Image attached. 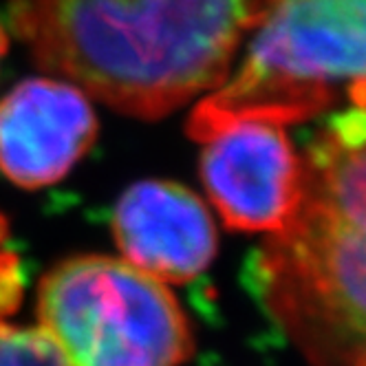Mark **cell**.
I'll use <instances>...</instances> for the list:
<instances>
[{"label":"cell","mask_w":366,"mask_h":366,"mask_svg":"<svg viewBox=\"0 0 366 366\" xmlns=\"http://www.w3.org/2000/svg\"><path fill=\"white\" fill-rule=\"evenodd\" d=\"M0 366H71L40 327L0 322Z\"/></svg>","instance_id":"cell-8"},{"label":"cell","mask_w":366,"mask_h":366,"mask_svg":"<svg viewBox=\"0 0 366 366\" xmlns=\"http://www.w3.org/2000/svg\"><path fill=\"white\" fill-rule=\"evenodd\" d=\"M7 46H9V36L3 24H0V60H3V56L7 54Z\"/></svg>","instance_id":"cell-9"},{"label":"cell","mask_w":366,"mask_h":366,"mask_svg":"<svg viewBox=\"0 0 366 366\" xmlns=\"http://www.w3.org/2000/svg\"><path fill=\"white\" fill-rule=\"evenodd\" d=\"M366 95V0H276L243 64L201 99L190 119L194 142L237 122L280 126Z\"/></svg>","instance_id":"cell-3"},{"label":"cell","mask_w":366,"mask_h":366,"mask_svg":"<svg viewBox=\"0 0 366 366\" xmlns=\"http://www.w3.org/2000/svg\"><path fill=\"white\" fill-rule=\"evenodd\" d=\"M3 239H5V221L0 219V243H3ZM0 252H3V249H0Z\"/></svg>","instance_id":"cell-10"},{"label":"cell","mask_w":366,"mask_h":366,"mask_svg":"<svg viewBox=\"0 0 366 366\" xmlns=\"http://www.w3.org/2000/svg\"><path fill=\"white\" fill-rule=\"evenodd\" d=\"M95 137L86 93L64 80H24L0 102V172L20 188L58 183Z\"/></svg>","instance_id":"cell-6"},{"label":"cell","mask_w":366,"mask_h":366,"mask_svg":"<svg viewBox=\"0 0 366 366\" xmlns=\"http://www.w3.org/2000/svg\"><path fill=\"white\" fill-rule=\"evenodd\" d=\"M38 322L71 366H181L194 347L162 280L99 254L66 258L40 280Z\"/></svg>","instance_id":"cell-4"},{"label":"cell","mask_w":366,"mask_h":366,"mask_svg":"<svg viewBox=\"0 0 366 366\" xmlns=\"http://www.w3.org/2000/svg\"><path fill=\"white\" fill-rule=\"evenodd\" d=\"M113 234L124 260L166 282H188L217 256V227L203 201L174 181H139L117 201Z\"/></svg>","instance_id":"cell-7"},{"label":"cell","mask_w":366,"mask_h":366,"mask_svg":"<svg viewBox=\"0 0 366 366\" xmlns=\"http://www.w3.org/2000/svg\"><path fill=\"white\" fill-rule=\"evenodd\" d=\"M201 179L223 223L278 232L300 194V154L274 122H237L203 142Z\"/></svg>","instance_id":"cell-5"},{"label":"cell","mask_w":366,"mask_h":366,"mask_svg":"<svg viewBox=\"0 0 366 366\" xmlns=\"http://www.w3.org/2000/svg\"><path fill=\"white\" fill-rule=\"evenodd\" d=\"M256 290L313 366H366V95L300 154V194L256 254Z\"/></svg>","instance_id":"cell-2"},{"label":"cell","mask_w":366,"mask_h":366,"mask_svg":"<svg viewBox=\"0 0 366 366\" xmlns=\"http://www.w3.org/2000/svg\"><path fill=\"white\" fill-rule=\"evenodd\" d=\"M276 0H9L36 62L142 119L174 113L227 80L245 34Z\"/></svg>","instance_id":"cell-1"}]
</instances>
